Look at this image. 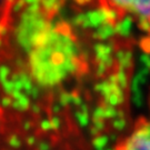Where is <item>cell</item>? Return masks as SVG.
I'll return each mask as SVG.
<instances>
[{"label":"cell","mask_w":150,"mask_h":150,"mask_svg":"<svg viewBox=\"0 0 150 150\" xmlns=\"http://www.w3.org/2000/svg\"><path fill=\"white\" fill-rule=\"evenodd\" d=\"M145 31L146 35L142 37L141 41H140V47L144 51H146L148 54H150V25L147 27Z\"/></svg>","instance_id":"277c9868"},{"label":"cell","mask_w":150,"mask_h":150,"mask_svg":"<svg viewBox=\"0 0 150 150\" xmlns=\"http://www.w3.org/2000/svg\"><path fill=\"white\" fill-rule=\"evenodd\" d=\"M0 118H1V111H0Z\"/></svg>","instance_id":"5b68a950"},{"label":"cell","mask_w":150,"mask_h":150,"mask_svg":"<svg viewBox=\"0 0 150 150\" xmlns=\"http://www.w3.org/2000/svg\"><path fill=\"white\" fill-rule=\"evenodd\" d=\"M85 66L78 40L68 25H47L35 32L28 68L38 85L54 87L64 83L82 74Z\"/></svg>","instance_id":"6da1fadb"},{"label":"cell","mask_w":150,"mask_h":150,"mask_svg":"<svg viewBox=\"0 0 150 150\" xmlns=\"http://www.w3.org/2000/svg\"><path fill=\"white\" fill-rule=\"evenodd\" d=\"M99 2L110 21L128 18L145 30L150 25V0H99Z\"/></svg>","instance_id":"7a4b0ae2"},{"label":"cell","mask_w":150,"mask_h":150,"mask_svg":"<svg viewBox=\"0 0 150 150\" xmlns=\"http://www.w3.org/2000/svg\"><path fill=\"white\" fill-rule=\"evenodd\" d=\"M115 150H150V117L139 119Z\"/></svg>","instance_id":"3957f363"}]
</instances>
